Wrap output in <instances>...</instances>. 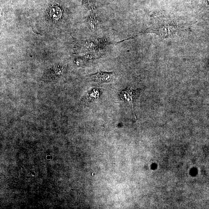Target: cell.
<instances>
[{"mask_svg":"<svg viewBox=\"0 0 209 209\" xmlns=\"http://www.w3.org/2000/svg\"><path fill=\"white\" fill-rule=\"evenodd\" d=\"M63 67L57 66L55 68H53L47 71L46 73L43 77L42 80L45 82H51L58 80L61 76Z\"/></svg>","mask_w":209,"mask_h":209,"instance_id":"3957f363","label":"cell"},{"mask_svg":"<svg viewBox=\"0 0 209 209\" xmlns=\"http://www.w3.org/2000/svg\"><path fill=\"white\" fill-rule=\"evenodd\" d=\"M50 15L53 19L58 20L61 18L62 15V12L59 7L55 6L50 10Z\"/></svg>","mask_w":209,"mask_h":209,"instance_id":"8992f818","label":"cell"},{"mask_svg":"<svg viewBox=\"0 0 209 209\" xmlns=\"http://www.w3.org/2000/svg\"><path fill=\"white\" fill-rule=\"evenodd\" d=\"M88 26L89 28L92 31H95L98 28L100 23L99 17L95 13L92 12L91 15L88 19Z\"/></svg>","mask_w":209,"mask_h":209,"instance_id":"5b68a950","label":"cell"},{"mask_svg":"<svg viewBox=\"0 0 209 209\" xmlns=\"http://www.w3.org/2000/svg\"><path fill=\"white\" fill-rule=\"evenodd\" d=\"M89 78L91 81L103 83L112 82L115 78V74L114 72H105L100 71L95 73L89 75Z\"/></svg>","mask_w":209,"mask_h":209,"instance_id":"6da1fadb","label":"cell"},{"mask_svg":"<svg viewBox=\"0 0 209 209\" xmlns=\"http://www.w3.org/2000/svg\"><path fill=\"white\" fill-rule=\"evenodd\" d=\"M84 3L86 5V6L88 7L90 9L92 10L93 11L94 10V4H93V0H83Z\"/></svg>","mask_w":209,"mask_h":209,"instance_id":"52a82bcc","label":"cell"},{"mask_svg":"<svg viewBox=\"0 0 209 209\" xmlns=\"http://www.w3.org/2000/svg\"><path fill=\"white\" fill-rule=\"evenodd\" d=\"M136 94V90L132 87H129L122 90L119 94V97L121 99L125 102L128 103L131 107L136 119V116L134 109L133 101Z\"/></svg>","mask_w":209,"mask_h":209,"instance_id":"7a4b0ae2","label":"cell"},{"mask_svg":"<svg viewBox=\"0 0 209 209\" xmlns=\"http://www.w3.org/2000/svg\"><path fill=\"white\" fill-rule=\"evenodd\" d=\"M100 91L98 89L94 88L90 90L82 99V101L89 103L95 101L100 98Z\"/></svg>","mask_w":209,"mask_h":209,"instance_id":"277c9868","label":"cell"}]
</instances>
